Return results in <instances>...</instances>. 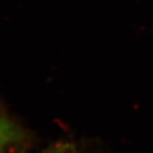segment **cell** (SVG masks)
<instances>
[{
    "label": "cell",
    "instance_id": "6da1fadb",
    "mask_svg": "<svg viewBox=\"0 0 153 153\" xmlns=\"http://www.w3.org/2000/svg\"><path fill=\"white\" fill-rule=\"evenodd\" d=\"M21 137L19 130L10 122L0 120V150L11 142L18 140Z\"/></svg>",
    "mask_w": 153,
    "mask_h": 153
},
{
    "label": "cell",
    "instance_id": "7a4b0ae2",
    "mask_svg": "<svg viewBox=\"0 0 153 153\" xmlns=\"http://www.w3.org/2000/svg\"><path fill=\"white\" fill-rule=\"evenodd\" d=\"M43 153H75V150L70 144H57Z\"/></svg>",
    "mask_w": 153,
    "mask_h": 153
}]
</instances>
